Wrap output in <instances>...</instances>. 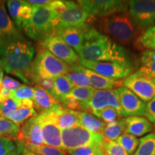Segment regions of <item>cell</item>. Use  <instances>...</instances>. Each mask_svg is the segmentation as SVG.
<instances>
[{
  "mask_svg": "<svg viewBox=\"0 0 155 155\" xmlns=\"http://www.w3.org/2000/svg\"><path fill=\"white\" fill-rule=\"evenodd\" d=\"M78 55L87 61L129 62L123 46L91 26L86 29Z\"/></svg>",
  "mask_w": 155,
  "mask_h": 155,
  "instance_id": "cell-1",
  "label": "cell"
},
{
  "mask_svg": "<svg viewBox=\"0 0 155 155\" xmlns=\"http://www.w3.org/2000/svg\"><path fill=\"white\" fill-rule=\"evenodd\" d=\"M34 55L32 43L25 38L19 40L0 50V68L31 84L30 71Z\"/></svg>",
  "mask_w": 155,
  "mask_h": 155,
  "instance_id": "cell-2",
  "label": "cell"
},
{
  "mask_svg": "<svg viewBox=\"0 0 155 155\" xmlns=\"http://www.w3.org/2000/svg\"><path fill=\"white\" fill-rule=\"evenodd\" d=\"M70 72V65L58 59L44 48H39L36 57L32 62L30 71L31 84L42 79L63 76Z\"/></svg>",
  "mask_w": 155,
  "mask_h": 155,
  "instance_id": "cell-3",
  "label": "cell"
},
{
  "mask_svg": "<svg viewBox=\"0 0 155 155\" xmlns=\"http://www.w3.org/2000/svg\"><path fill=\"white\" fill-rule=\"evenodd\" d=\"M100 27L104 35L123 45L130 43L134 38V27L128 12L104 17Z\"/></svg>",
  "mask_w": 155,
  "mask_h": 155,
  "instance_id": "cell-4",
  "label": "cell"
},
{
  "mask_svg": "<svg viewBox=\"0 0 155 155\" xmlns=\"http://www.w3.org/2000/svg\"><path fill=\"white\" fill-rule=\"evenodd\" d=\"M56 16L47 5L36 6L32 17L22 24V30L28 38L40 41L53 32V20Z\"/></svg>",
  "mask_w": 155,
  "mask_h": 155,
  "instance_id": "cell-5",
  "label": "cell"
},
{
  "mask_svg": "<svg viewBox=\"0 0 155 155\" xmlns=\"http://www.w3.org/2000/svg\"><path fill=\"white\" fill-rule=\"evenodd\" d=\"M104 139L102 134L91 132L81 126L62 131V144L65 151L88 145L101 146Z\"/></svg>",
  "mask_w": 155,
  "mask_h": 155,
  "instance_id": "cell-6",
  "label": "cell"
},
{
  "mask_svg": "<svg viewBox=\"0 0 155 155\" xmlns=\"http://www.w3.org/2000/svg\"><path fill=\"white\" fill-rule=\"evenodd\" d=\"M122 86L130 90L144 103L149 102L155 96V78L141 69L125 78Z\"/></svg>",
  "mask_w": 155,
  "mask_h": 155,
  "instance_id": "cell-7",
  "label": "cell"
},
{
  "mask_svg": "<svg viewBox=\"0 0 155 155\" xmlns=\"http://www.w3.org/2000/svg\"><path fill=\"white\" fill-rule=\"evenodd\" d=\"M128 13L134 27L138 30L144 32L155 25V1H129Z\"/></svg>",
  "mask_w": 155,
  "mask_h": 155,
  "instance_id": "cell-8",
  "label": "cell"
},
{
  "mask_svg": "<svg viewBox=\"0 0 155 155\" xmlns=\"http://www.w3.org/2000/svg\"><path fill=\"white\" fill-rule=\"evenodd\" d=\"M79 64L98 74L113 80L121 81L132 72L129 62L87 61L80 59Z\"/></svg>",
  "mask_w": 155,
  "mask_h": 155,
  "instance_id": "cell-9",
  "label": "cell"
},
{
  "mask_svg": "<svg viewBox=\"0 0 155 155\" xmlns=\"http://www.w3.org/2000/svg\"><path fill=\"white\" fill-rule=\"evenodd\" d=\"M76 3L92 17L103 18L129 9V2L120 0H80Z\"/></svg>",
  "mask_w": 155,
  "mask_h": 155,
  "instance_id": "cell-10",
  "label": "cell"
},
{
  "mask_svg": "<svg viewBox=\"0 0 155 155\" xmlns=\"http://www.w3.org/2000/svg\"><path fill=\"white\" fill-rule=\"evenodd\" d=\"M39 44L40 48L47 50L54 56L65 62L68 65L79 63L80 57L78 54L55 34L48 35L39 41Z\"/></svg>",
  "mask_w": 155,
  "mask_h": 155,
  "instance_id": "cell-11",
  "label": "cell"
},
{
  "mask_svg": "<svg viewBox=\"0 0 155 155\" xmlns=\"http://www.w3.org/2000/svg\"><path fill=\"white\" fill-rule=\"evenodd\" d=\"M92 16L83 10L75 2H71L69 9L63 15L56 16L53 20V32L58 29L78 28L88 25Z\"/></svg>",
  "mask_w": 155,
  "mask_h": 155,
  "instance_id": "cell-12",
  "label": "cell"
},
{
  "mask_svg": "<svg viewBox=\"0 0 155 155\" xmlns=\"http://www.w3.org/2000/svg\"><path fill=\"white\" fill-rule=\"evenodd\" d=\"M25 39L7 14L5 2L0 1V50Z\"/></svg>",
  "mask_w": 155,
  "mask_h": 155,
  "instance_id": "cell-13",
  "label": "cell"
},
{
  "mask_svg": "<svg viewBox=\"0 0 155 155\" xmlns=\"http://www.w3.org/2000/svg\"><path fill=\"white\" fill-rule=\"evenodd\" d=\"M119 95L122 117L144 116L146 103L124 86L116 88Z\"/></svg>",
  "mask_w": 155,
  "mask_h": 155,
  "instance_id": "cell-14",
  "label": "cell"
},
{
  "mask_svg": "<svg viewBox=\"0 0 155 155\" xmlns=\"http://www.w3.org/2000/svg\"><path fill=\"white\" fill-rule=\"evenodd\" d=\"M106 107L116 108L121 114L119 98L116 89L111 90H95L91 99L83 109L92 112ZM122 117V116H121Z\"/></svg>",
  "mask_w": 155,
  "mask_h": 155,
  "instance_id": "cell-15",
  "label": "cell"
},
{
  "mask_svg": "<svg viewBox=\"0 0 155 155\" xmlns=\"http://www.w3.org/2000/svg\"><path fill=\"white\" fill-rule=\"evenodd\" d=\"M42 128L44 144L63 150L62 131L56 125L49 111L38 114Z\"/></svg>",
  "mask_w": 155,
  "mask_h": 155,
  "instance_id": "cell-16",
  "label": "cell"
},
{
  "mask_svg": "<svg viewBox=\"0 0 155 155\" xmlns=\"http://www.w3.org/2000/svg\"><path fill=\"white\" fill-rule=\"evenodd\" d=\"M17 140L22 144L40 146L44 144L42 128L38 115L29 119L23 124Z\"/></svg>",
  "mask_w": 155,
  "mask_h": 155,
  "instance_id": "cell-17",
  "label": "cell"
},
{
  "mask_svg": "<svg viewBox=\"0 0 155 155\" xmlns=\"http://www.w3.org/2000/svg\"><path fill=\"white\" fill-rule=\"evenodd\" d=\"M70 70L81 71L86 74L88 77L89 82H90V86L94 88L95 90H111V89H116L119 87L122 86L123 81H117L108 78L95 73L91 70L86 68L79 63L70 65Z\"/></svg>",
  "mask_w": 155,
  "mask_h": 155,
  "instance_id": "cell-18",
  "label": "cell"
},
{
  "mask_svg": "<svg viewBox=\"0 0 155 155\" xmlns=\"http://www.w3.org/2000/svg\"><path fill=\"white\" fill-rule=\"evenodd\" d=\"M48 111L56 125L61 131L80 126L78 119L79 111L71 110L63 106Z\"/></svg>",
  "mask_w": 155,
  "mask_h": 155,
  "instance_id": "cell-19",
  "label": "cell"
},
{
  "mask_svg": "<svg viewBox=\"0 0 155 155\" xmlns=\"http://www.w3.org/2000/svg\"><path fill=\"white\" fill-rule=\"evenodd\" d=\"M88 25L78 28H67L58 29L53 33L60 37L63 41L71 46L78 54L82 48L84 35Z\"/></svg>",
  "mask_w": 155,
  "mask_h": 155,
  "instance_id": "cell-20",
  "label": "cell"
},
{
  "mask_svg": "<svg viewBox=\"0 0 155 155\" xmlns=\"http://www.w3.org/2000/svg\"><path fill=\"white\" fill-rule=\"evenodd\" d=\"M33 88L35 91L34 108L36 111H38L41 114L62 106L61 104L58 103L50 93L42 88L41 86L36 85Z\"/></svg>",
  "mask_w": 155,
  "mask_h": 155,
  "instance_id": "cell-21",
  "label": "cell"
},
{
  "mask_svg": "<svg viewBox=\"0 0 155 155\" xmlns=\"http://www.w3.org/2000/svg\"><path fill=\"white\" fill-rule=\"evenodd\" d=\"M126 124L125 133L135 137H142L153 130L152 123L144 116H129L124 118Z\"/></svg>",
  "mask_w": 155,
  "mask_h": 155,
  "instance_id": "cell-22",
  "label": "cell"
},
{
  "mask_svg": "<svg viewBox=\"0 0 155 155\" xmlns=\"http://www.w3.org/2000/svg\"><path fill=\"white\" fill-rule=\"evenodd\" d=\"M78 119L80 126L93 133H101L104 130L106 124L87 111H79Z\"/></svg>",
  "mask_w": 155,
  "mask_h": 155,
  "instance_id": "cell-23",
  "label": "cell"
},
{
  "mask_svg": "<svg viewBox=\"0 0 155 155\" xmlns=\"http://www.w3.org/2000/svg\"><path fill=\"white\" fill-rule=\"evenodd\" d=\"M74 88L72 83L66 75L54 78V87L51 94L58 103L61 104L62 101L71 93Z\"/></svg>",
  "mask_w": 155,
  "mask_h": 155,
  "instance_id": "cell-24",
  "label": "cell"
},
{
  "mask_svg": "<svg viewBox=\"0 0 155 155\" xmlns=\"http://www.w3.org/2000/svg\"><path fill=\"white\" fill-rule=\"evenodd\" d=\"M19 130L20 128L19 125L0 116V138L11 141L17 140Z\"/></svg>",
  "mask_w": 155,
  "mask_h": 155,
  "instance_id": "cell-25",
  "label": "cell"
},
{
  "mask_svg": "<svg viewBox=\"0 0 155 155\" xmlns=\"http://www.w3.org/2000/svg\"><path fill=\"white\" fill-rule=\"evenodd\" d=\"M125 131L126 124L124 119H123L106 124L102 131V134L106 139L114 141L117 140L120 136L125 133Z\"/></svg>",
  "mask_w": 155,
  "mask_h": 155,
  "instance_id": "cell-26",
  "label": "cell"
},
{
  "mask_svg": "<svg viewBox=\"0 0 155 155\" xmlns=\"http://www.w3.org/2000/svg\"><path fill=\"white\" fill-rule=\"evenodd\" d=\"M132 155H155V133L141 137L138 148Z\"/></svg>",
  "mask_w": 155,
  "mask_h": 155,
  "instance_id": "cell-27",
  "label": "cell"
},
{
  "mask_svg": "<svg viewBox=\"0 0 155 155\" xmlns=\"http://www.w3.org/2000/svg\"><path fill=\"white\" fill-rule=\"evenodd\" d=\"M95 89L91 86L89 87H74L68 96L73 97L81 104L83 108L88 104L94 94Z\"/></svg>",
  "mask_w": 155,
  "mask_h": 155,
  "instance_id": "cell-28",
  "label": "cell"
},
{
  "mask_svg": "<svg viewBox=\"0 0 155 155\" xmlns=\"http://www.w3.org/2000/svg\"><path fill=\"white\" fill-rule=\"evenodd\" d=\"M140 69L155 78V50H146L140 57Z\"/></svg>",
  "mask_w": 155,
  "mask_h": 155,
  "instance_id": "cell-29",
  "label": "cell"
},
{
  "mask_svg": "<svg viewBox=\"0 0 155 155\" xmlns=\"http://www.w3.org/2000/svg\"><path fill=\"white\" fill-rule=\"evenodd\" d=\"M116 141L121 145L129 155H132L139 144V140L137 137L128 133H124Z\"/></svg>",
  "mask_w": 155,
  "mask_h": 155,
  "instance_id": "cell-30",
  "label": "cell"
},
{
  "mask_svg": "<svg viewBox=\"0 0 155 155\" xmlns=\"http://www.w3.org/2000/svg\"><path fill=\"white\" fill-rule=\"evenodd\" d=\"M137 42L141 48L147 50H155V25L142 32Z\"/></svg>",
  "mask_w": 155,
  "mask_h": 155,
  "instance_id": "cell-31",
  "label": "cell"
},
{
  "mask_svg": "<svg viewBox=\"0 0 155 155\" xmlns=\"http://www.w3.org/2000/svg\"><path fill=\"white\" fill-rule=\"evenodd\" d=\"M93 115L101 120L106 124H109L117 120L118 118H121V115L119 111L112 107H106L101 110L94 111Z\"/></svg>",
  "mask_w": 155,
  "mask_h": 155,
  "instance_id": "cell-32",
  "label": "cell"
},
{
  "mask_svg": "<svg viewBox=\"0 0 155 155\" xmlns=\"http://www.w3.org/2000/svg\"><path fill=\"white\" fill-rule=\"evenodd\" d=\"M26 148L29 149L38 155H66L65 150L42 144L40 146H35L32 144H23Z\"/></svg>",
  "mask_w": 155,
  "mask_h": 155,
  "instance_id": "cell-33",
  "label": "cell"
},
{
  "mask_svg": "<svg viewBox=\"0 0 155 155\" xmlns=\"http://www.w3.org/2000/svg\"><path fill=\"white\" fill-rule=\"evenodd\" d=\"M101 148L103 152L107 155H129L116 140H108L104 138Z\"/></svg>",
  "mask_w": 155,
  "mask_h": 155,
  "instance_id": "cell-34",
  "label": "cell"
},
{
  "mask_svg": "<svg viewBox=\"0 0 155 155\" xmlns=\"http://www.w3.org/2000/svg\"><path fill=\"white\" fill-rule=\"evenodd\" d=\"M38 115L35 108H28L19 107L12 116L10 120L17 125L22 124L29 119Z\"/></svg>",
  "mask_w": 155,
  "mask_h": 155,
  "instance_id": "cell-35",
  "label": "cell"
},
{
  "mask_svg": "<svg viewBox=\"0 0 155 155\" xmlns=\"http://www.w3.org/2000/svg\"><path fill=\"white\" fill-rule=\"evenodd\" d=\"M35 5H32L27 1H24L23 5L19 9L18 12V22L17 28L19 30H22V24L28 21L32 17L35 9Z\"/></svg>",
  "mask_w": 155,
  "mask_h": 155,
  "instance_id": "cell-36",
  "label": "cell"
},
{
  "mask_svg": "<svg viewBox=\"0 0 155 155\" xmlns=\"http://www.w3.org/2000/svg\"><path fill=\"white\" fill-rule=\"evenodd\" d=\"M74 87H89L90 82L87 75L81 71H71L66 75Z\"/></svg>",
  "mask_w": 155,
  "mask_h": 155,
  "instance_id": "cell-37",
  "label": "cell"
},
{
  "mask_svg": "<svg viewBox=\"0 0 155 155\" xmlns=\"http://www.w3.org/2000/svg\"><path fill=\"white\" fill-rule=\"evenodd\" d=\"M19 108V101L8 98L2 104V116L10 120L12 114Z\"/></svg>",
  "mask_w": 155,
  "mask_h": 155,
  "instance_id": "cell-38",
  "label": "cell"
},
{
  "mask_svg": "<svg viewBox=\"0 0 155 155\" xmlns=\"http://www.w3.org/2000/svg\"><path fill=\"white\" fill-rule=\"evenodd\" d=\"M35 91L33 87L22 85L17 90L11 92V97L18 101L25 99L33 100Z\"/></svg>",
  "mask_w": 155,
  "mask_h": 155,
  "instance_id": "cell-39",
  "label": "cell"
},
{
  "mask_svg": "<svg viewBox=\"0 0 155 155\" xmlns=\"http://www.w3.org/2000/svg\"><path fill=\"white\" fill-rule=\"evenodd\" d=\"M72 1H63V0H51L47 5L50 10L54 15H60L64 14L69 9Z\"/></svg>",
  "mask_w": 155,
  "mask_h": 155,
  "instance_id": "cell-40",
  "label": "cell"
},
{
  "mask_svg": "<svg viewBox=\"0 0 155 155\" xmlns=\"http://www.w3.org/2000/svg\"><path fill=\"white\" fill-rule=\"evenodd\" d=\"M101 150V146L99 145H88L67 151V152L69 155H96L97 152Z\"/></svg>",
  "mask_w": 155,
  "mask_h": 155,
  "instance_id": "cell-41",
  "label": "cell"
},
{
  "mask_svg": "<svg viewBox=\"0 0 155 155\" xmlns=\"http://www.w3.org/2000/svg\"><path fill=\"white\" fill-rule=\"evenodd\" d=\"M24 1L22 0H9L7 2V8H8L9 12L11 17H12L15 25H17L18 22V12L21 6L23 5Z\"/></svg>",
  "mask_w": 155,
  "mask_h": 155,
  "instance_id": "cell-42",
  "label": "cell"
},
{
  "mask_svg": "<svg viewBox=\"0 0 155 155\" xmlns=\"http://www.w3.org/2000/svg\"><path fill=\"white\" fill-rule=\"evenodd\" d=\"M2 84L4 88L11 92L17 90L19 87L22 86V84L19 81L15 80L12 78L7 76V75L3 78Z\"/></svg>",
  "mask_w": 155,
  "mask_h": 155,
  "instance_id": "cell-43",
  "label": "cell"
},
{
  "mask_svg": "<svg viewBox=\"0 0 155 155\" xmlns=\"http://www.w3.org/2000/svg\"><path fill=\"white\" fill-rule=\"evenodd\" d=\"M144 117H146L151 123L155 124V96L146 104Z\"/></svg>",
  "mask_w": 155,
  "mask_h": 155,
  "instance_id": "cell-44",
  "label": "cell"
},
{
  "mask_svg": "<svg viewBox=\"0 0 155 155\" xmlns=\"http://www.w3.org/2000/svg\"><path fill=\"white\" fill-rule=\"evenodd\" d=\"M38 86H41L42 88L47 91L48 93L51 94L52 91H53L54 87V79L52 78H45L42 79L38 83Z\"/></svg>",
  "mask_w": 155,
  "mask_h": 155,
  "instance_id": "cell-45",
  "label": "cell"
},
{
  "mask_svg": "<svg viewBox=\"0 0 155 155\" xmlns=\"http://www.w3.org/2000/svg\"><path fill=\"white\" fill-rule=\"evenodd\" d=\"M17 150V146L15 144L12 146L5 147V148L0 150V155H10Z\"/></svg>",
  "mask_w": 155,
  "mask_h": 155,
  "instance_id": "cell-46",
  "label": "cell"
},
{
  "mask_svg": "<svg viewBox=\"0 0 155 155\" xmlns=\"http://www.w3.org/2000/svg\"><path fill=\"white\" fill-rule=\"evenodd\" d=\"M19 107L28 108H34L33 100L25 99V100L19 101Z\"/></svg>",
  "mask_w": 155,
  "mask_h": 155,
  "instance_id": "cell-47",
  "label": "cell"
},
{
  "mask_svg": "<svg viewBox=\"0 0 155 155\" xmlns=\"http://www.w3.org/2000/svg\"><path fill=\"white\" fill-rule=\"evenodd\" d=\"M27 2L32 5L42 6V5H48V4L50 3L51 0H28V1Z\"/></svg>",
  "mask_w": 155,
  "mask_h": 155,
  "instance_id": "cell-48",
  "label": "cell"
},
{
  "mask_svg": "<svg viewBox=\"0 0 155 155\" xmlns=\"http://www.w3.org/2000/svg\"><path fill=\"white\" fill-rule=\"evenodd\" d=\"M14 144H15L13 143L12 141L9 140V139L0 138V150L5 148V147L12 146V145H14Z\"/></svg>",
  "mask_w": 155,
  "mask_h": 155,
  "instance_id": "cell-49",
  "label": "cell"
},
{
  "mask_svg": "<svg viewBox=\"0 0 155 155\" xmlns=\"http://www.w3.org/2000/svg\"><path fill=\"white\" fill-rule=\"evenodd\" d=\"M21 144H22V150H21V155H38L36 153H35L34 152H32V151H31L30 150H29V149L26 148L24 145H23L22 143H21Z\"/></svg>",
  "mask_w": 155,
  "mask_h": 155,
  "instance_id": "cell-50",
  "label": "cell"
},
{
  "mask_svg": "<svg viewBox=\"0 0 155 155\" xmlns=\"http://www.w3.org/2000/svg\"><path fill=\"white\" fill-rule=\"evenodd\" d=\"M21 150H22V144H21V143H19L17 141V150L10 155H21Z\"/></svg>",
  "mask_w": 155,
  "mask_h": 155,
  "instance_id": "cell-51",
  "label": "cell"
},
{
  "mask_svg": "<svg viewBox=\"0 0 155 155\" xmlns=\"http://www.w3.org/2000/svg\"><path fill=\"white\" fill-rule=\"evenodd\" d=\"M3 78H4V71L2 68H0V83H2V81Z\"/></svg>",
  "mask_w": 155,
  "mask_h": 155,
  "instance_id": "cell-52",
  "label": "cell"
},
{
  "mask_svg": "<svg viewBox=\"0 0 155 155\" xmlns=\"http://www.w3.org/2000/svg\"><path fill=\"white\" fill-rule=\"evenodd\" d=\"M96 155H107V154H106L105 153L103 152V150H99L98 152H97Z\"/></svg>",
  "mask_w": 155,
  "mask_h": 155,
  "instance_id": "cell-53",
  "label": "cell"
},
{
  "mask_svg": "<svg viewBox=\"0 0 155 155\" xmlns=\"http://www.w3.org/2000/svg\"><path fill=\"white\" fill-rule=\"evenodd\" d=\"M0 116H2V104H0Z\"/></svg>",
  "mask_w": 155,
  "mask_h": 155,
  "instance_id": "cell-54",
  "label": "cell"
},
{
  "mask_svg": "<svg viewBox=\"0 0 155 155\" xmlns=\"http://www.w3.org/2000/svg\"></svg>",
  "mask_w": 155,
  "mask_h": 155,
  "instance_id": "cell-55",
  "label": "cell"
}]
</instances>
